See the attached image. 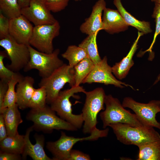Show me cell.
I'll list each match as a JSON object with an SVG mask.
<instances>
[{"label": "cell", "mask_w": 160, "mask_h": 160, "mask_svg": "<svg viewBox=\"0 0 160 160\" xmlns=\"http://www.w3.org/2000/svg\"><path fill=\"white\" fill-rule=\"evenodd\" d=\"M117 139L125 145L138 146L141 144L160 140V135L153 127L142 126L134 127L118 123L109 125Z\"/></svg>", "instance_id": "6da1fadb"}, {"label": "cell", "mask_w": 160, "mask_h": 160, "mask_svg": "<svg viewBox=\"0 0 160 160\" xmlns=\"http://www.w3.org/2000/svg\"><path fill=\"white\" fill-rule=\"evenodd\" d=\"M55 112L47 105L39 109H31L27 114V119L34 124L33 128L46 132L53 129L75 131L76 127L57 116Z\"/></svg>", "instance_id": "7a4b0ae2"}, {"label": "cell", "mask_w": 160, "mask_h": 160, "mask_svg": "<svg viewBox=\"0 0 160 160\" xmlns=\"http://www.w3.org/2000/svg\"><path fill=\"white\" fill-rule=\"evenodd\" d=\"M105 104V109L100 115L104 129L110 124L118 123L134 127L144 126L138 120L135 114L124 108L119 100L111 95H106Z\"/></svg>", "instance_id": "3957f363"}, {"label": "cell", "mask_w": 160, "mask_h": 160, "mask_svg": "<svg viewBox=\"0 0 160 160\" xmlns=\"http://www.w3.org/2000/svg\"><path fill=\"white\" fill-rule=\"evenodd\" d=\"M85 102L82 110L84 120L83 132L91 134L97 129L98 114L104 110L106 95L102 87H97L88 92L86 91Z\"/></svg>", "instance_id": "277c9868"}, {"label": "cell", "mask_w": 160, "mask_h": 160, "mask_svg": "<svg viewBox=\"0 0 160 160\" xmlns=\"http://www.w3.org/2000/svg\"><path fill=\"white\" fill-rule=\"evenodd\" d=\"M86 91L83 87L74 86L70 89L61 91L56 98L50 103L51 108L61 119L68 122L77 129L80 128L84 123L82 113H73L70 98L79 92L85 93Z\"/></svg>", "instance_id": "5b68a950"}, {"label": "cell", "mask_w": 160, "mask_h": 160, "mask_svg": "<svg viewBox=\"0 0 160 160\" xmlns=\"http://www.w3.org/2000/svg\"><path fill=\"white\" fill-rule=\"evenodd\" d=\"M30 59L23 69L25 72L36 69L42 78L50 76L55 70L63 65L64 63L58 55L60 49H56L51 53L40 52L28 45Z\"/></svg>", "instance_id": "8992f818"}, {"label": "cell", "mask_w": 160, "mask_h": 160, "mask_svg": "<svg viewBox=\"0 0 160 160\" xmlns=\"http://www.w3.org/2000/svg\"><path fill=\"white\" fill-rule=\"evenodd\" d=\"M109 130L108 128L102 130L97 129L89 136L82 138L69 136L61 132L59 139L55 141L47 142L46 147L52 154L53 160H68L70 152L76 143L85 140L94 141L99 138L106 137Z\"/></svg>", "instance_id": "52a82bcc"}, {"label": "cell", "mask_w": 160, "mask_h": 160, "mask_svg": "<svg viewBox=\"0 0 160 160\" xmlns=\"http://www.w3.org/2000/svg\"><path fill=\"white\" fill-rule=\"evenodd\" d=\"M71 87L75 86L74 68L64 63L49 77L42 78L39 84V87H44L47 91V103H50L58 95L66 84Z\"/></svg>", "instance_id": "ba28073f"}, {"label": "cell", "mask_w": 160, "mask_h": 160, "mask_svg": "<svg viewBox=\"0 0 160 160\" xmlns=\"http://www.w3.org/2000/svg\"><path fill=\"white\" fill-rule=\"evenodd\" d=\"M60 28L57 20L52 24L34 26L29 44L40 52L52 53L54 50L53 41L59 36Z\"/></svg>", "instance_id": "9c48e42d"}, {"label": "cell", "mask_w": 160, "mask_h": 160, "mask_svg": "<svg viewBox=\"0 0 160 160\" xmlns=\"http://www.w3.org/2000/svg\"><path fill=\"white\" fill-rule=\"evenodd\" d=\"M122 105L124 108L132 110L138 120L143 125L160 129V123L156 118V114L160 112V100H153L148 103H143L127 97L124 99Z\"/></svg>", "instance_id": "30bf717a"}, {"label": "cell", "mask_w": 160, "mask_h": 160, "mask_svg": "<svg viewBox=\"0 0 160 160\" xmlns=\"http://www.w3.org/2000/svg\"><path fill=\"white\" fill-rule=\"evenodd\" d=\"M28 45L18 43L9 35L0 39V46L4 49L11 61L7 67L15 72L24 68L30 59Z\"/></svg>", "instance_id": "8fae6325"}, {"label": "cell", "mask_w": 160, "mask_h": 160, "mask_svg": "<svg viewBox=\"0 0 160 160\" xmlns=\"http://www.w3.org/2000/svg\"><path fill=\"white\" fill-rule=\"evenodd\" d=\"M112 73V67L108 65L107 57L105 56L100 63L95 65L82 83H97L106 85H113L121 88L124 87V86L133 88L130 85L117 79Z\"/></svg>", "instance_id": "7c38bea8"}, {"label": "cell", "mask_w": 160, "mask_h": 160, "mask_svg": "<svg viewBox=\"0 0 160 160\" xmlns=\"http://www.w3.org/2000/svg\"><path fill=\"white\" fill-rule=\"evenodd\" d=\"M21 13L34 26L52 24L57 21L47 8L45 0H31L28 6L21 9Z\"/></svg>", "instance_id": "4fadbf2b"}, {"label": "cell", "mask_w": 160, "mask_h": 160, "mask_svg": "<svg viewBox=\"0 0 160 160\" xmlns=\"http://www.w3.org/2000/svg\"><path fill=\"white\" fill-rule=\"evenodd\" d=\"M34 27L22 14L9 19V35L19 43L29 45Z\"/></svg>", "instance_id": "5bb4252c"}, {"label": "cell", "mask_w": 160, "mask_h": 160, "mask_svg": "<svg viewBox=\"0 0 160 160\" xmlns=\"http://www.w3.org/2000/svg\"><path fill=\"white\" fill-rule=\"evenodd\" d=\"M106 7L105 0L97 1L93 6L89 17L80 26V31L88 35L103 30L102 13Z\"/></svg>", "instance_id": "9a60e30c"}, {"label": "cell", "mask_w": 160, "mask_h": 160, "mask_svg": "<svg viewBox=\"0 0 160 160\" xmlns=\"http://www.w3.org/2000/svg\"><path fill=\"white\" fill-rule=\"evenodd\" d=\"M33 128V126L28 128L24 135L25 144L22 154V158L25 159L27 156H29L34 160H53L48 157L45 153L44 148V138L43 135H35L36 144L33 145L31 143L29 139V136Z\"/></svg>", "instance_id": "2e32d148"}, {"label": "cell", "mask_w": 160, "mask_h": 160, "mask_svg": "<svg viewBox=\"0 0 160 160\" xmlns=\"http://www.w3.org/2000/svg\"><path fill=\"white\" fill-rule=\"evenodd\" d=\"M103 30L113 34L127 30L129 25L117 10L106 7L102 17Z\"/></svg>", "instance_id": "e0dca14e"}, {"label": "cell", "mask_w": 160, "mask_h": 160, "mask_svg": "<svg viewBox=\"0 0 160 160\" xmlns=\"http://www.w3.org/2000/svg\"><path fill=\"white\" fill-rule=\"evenodd\" d=\"M34 79L30 76H23L17 84L16 103L19 108L23 110L27 108L35 88Z\"/></svg>", "instance_id": "ac0fdd59"}, {"label": "cell", "mask_w": 160, "mask_h": 160, "mask_svg": "<svg viewBox=\"0 0 160 160\" xmlns=\"http://www.w3.org/2000/svg\"><path fill=\"white\" fill-rule=\"evenodd\" d=\"M143 33L138 31L136 39L132 45L129 53L120 62L116 63L112 67V73L119 79L126 77L130 68L134 64L133 57L138 46V41Z\"/></svg>", "instance_id": "d6986e66"}, {"label": "cell", "mask_w": 160, "mask_h": 160, "mask_svg": "<svg viewBox=\"0 0 160 160\" xmlns=\"http://www.w3.org/2000/svg\"><path fill=\"white\" fill-rule=\"evenodd\" d=\"M18 106L16 103L5 108L0 113L3 115L8 136L13 137L18 134V125L23 122Z\"/></svg>", "instance_id": "ffe728a7"}, {"label": "cell", "mask_w": 160, "mask_h": 160, "mask_svg": "<svg viewBox=\"0 0 160 160\" xmlns=\"http://www.w3.org/2000/svg\"><path fill=\"white\" fill-rule=\"evenodd\" d=\"M113 3L126 23L129 26L136 28L139 31L146 34L152 32L148 22L137 19L128 12L123 6L121 0H113Z\"/></svg>", "instance_id": "44dd1931"}, {"label": "cell", "mask_w": 160, "mask_h": 160, "mask_svg": "<svg viewBox=\"0 0 160 160\" xmlns=\"http://www.w3.org/2000/svg\"><path fill=\"white\" fill-rule=\"evenodd\" d=\"M25 144L24 135L18 134L13 137L7 136L0 141L1 151L22 155L23 152Z\"/></svg>", "instance_id": "7402d4cb"}, {"label": "cell", "mask_w": 160, "mask_h": 160, "mask_svg": "<svg viewBox=\"0 0 160 160\" xmlns=\"http://www.w3.org/2000/svg\"><path fill=\"white\" fill-rule=\"evenodd\" d=\"M98 33L96 32L87 35L78 45L85 51L88 57L95 65L100 63L102 59L99 55L97 43V37Z\"/></svg>", "instance_id": "603a6c76"}, {"label": "cell", "mask_w": 160, "mask_h": 160, "mask_svg": "<svg viewBox=\"0 0 160 160\" xmlns=\"http://www.w3.org/2000/svg\"><path fill=\"white\" fill-rule=\"evenodd\" d=\"M138 160H160V140L146 143L138 146Z\"/></svg>", "instance_id": "cb8c5ba5"}, {"label": "cell", "mask_w": 160, "mask_h": 160, "mask_svg": "<svg viewBox=\"0 0 160 160\" xmlns=\"http://www.w3.org/2000/svg\"><path fill=\"white\" fill-rule=\"evenodd\" d=\"M94 65L93 62L89 57H87L82 60L74 67L75 86H80Z\"/></svg>", "instance_id": "d4e9b609"}, {"label": "cell", "mask_w": 160, "mask_h": 160, "mask_svg": "<svg viewBox=\"0 0 160 160\" xmlns=\"http://www.w3.org/2000/svg\"><path fill=\"white\" fill-rule=\"evenodd\" d=\"M62 57L68 62V65L74 67L84 58L88 57L85 51L79 46H68L65 51L61 55Z\"/></svg>", "instance_id": "484cf974"}, {"label": "cell", "mask_w": 160, "mask_h": 160, "mask_svg": "<svg viewBox=\"0 0 160 160\" xmlns=\"http://www.w3.org/2000/svg\"><path fill=\"white\" fill-rule=\"evenodd\" d=\"M23 77L22 75L18 72L8 82V88L2 106L0 108V113L5 108L10 107L16 103L17 99L16 92L15 91V85Z\"/></svg>", "instance_id": "4316f807"}, {"label": "cell", "mask_w": 160, "mask_h": 160, "mask_svg": "<svg viewBox=\"0 0 160 160\" xmlns=\"http://www.w3.org/2000/svg\"><path fill=\"white\" fill-rule=\"evenodd\" d=\"M0 10L9 19L21 15V8L18 0H0Z\"/></svg>", "instance_id": "83f0119b"}, {"label": "cell", "mask_w": 160, "mask_h": 160, "mask_svg": "<svg viewBox=\"0 0 160 160\" xmlns=\"http://www.w3.org/2000/svg\"><path fill=\"white\" fill-rule=\"evenodd\" d=\"M47 98V91L44 87H41L35 89L28 103V108L31 109L43 108L46 105Z\"/></svg>", "instance_id": "f1b7e54d"}, {"label": "cell", "mask_w": 160, "mask_h": 160, "mask_svg": "<svg viewBox=\"0 0 160 160\" xmlns=\"http://www.w3.org/2000/svg\"><path fill=\"white\" fill-rule=\"evenodd\" d=\"M7 57V54L5 50L0 52V80L8 83L18 72H14L5 65L4 60Z\"/></svg>", "instance_id": "f546056e"}, {"label": "cell", "mask_w": 160, "mask_h": 160, "mask_svg": "<svg viewBox=\"0 0 160 160\" xmlns=\"http://www.w3.org/2000/svg\"><path fill=\"white\" fill-rule=\"evenodd\" d=\"M153 18H155L156 28L152 42L149 48L145 52H152V49L157 36L160 34V4L155 3L152 15Z\"/></svg>", "instance_id": "4dcf8cb0"}, {"label": "cell", "mask_w": 160, "mask_h": 160, "mask_svg": "<svg viewBox=\"0 0 160 160\" xmlns=\"http://www.w3.org/2000/svg\"><path fill=\"white\" fill-rule=\"evenodd\" d=\"M49 9L54 13L60 12L68 6L70 0H45Z\"/></svg>", "instance_id": "1f68e13d"}, {"label": "cell", "mask_w": 160, "mask_h": 160, "mask_svg": "<svg viewBox=\"0 0 160 160\" xmlns=\"http://www.w3.org/2000/svg\"><path fill=\"white\" fill-rule=\"evenodd\" d=\"M9 19L0 12V39H3L9 35Z\"/></svg>", "instance_id": "d6a6232c"}, {"label": "cell", "mask_w": 160, "mask_h": 160, "mask_svg": "<svg viewBox=\"0 0 160 160\" xmlns=\"http://www.w3.org/2000/svg\"><path fill=\"white\" fill-rule=\"evenodd\" d=\"M91 158L88 154L78 150H71L68 160H90Z\"/></svg>", "instance_id": "836d02e7"}, {"label": "cell", "mask_w": 160, "mask_h": 160, "mask_svg": "<svg viewBox=\"0 0 160 160\" xmlns=\"http://www.w3.org/2000/svg\"><path fill=\"white\" fill-rule=\"evenodd\" d=\"M21 158L20 154L0 151V160H18Z\"/></svg>", "instance_id": "e575fe53"}, {"label": "cell", "mask_w": 160, "mask_h": 160, "mask_svg": "<svg viewBox=\"0 0 160 160\" xmlns=\"http://www.w3.org/2000/svg\"><path fill=\"white\" fill-rule=\"evenodd\" d=\"M8 88V83L0 81V108H1Z\"/></svg>", "instance_id": "d590c367"}, {"label": "cell", "mask_w": 160, "mask_h": 160, "mask_svg": "<svg viewBox=\"0 0 160 160\" xmlns=\"http://www.w3.org/2000/svg\"><path fill=\"white\" fill-rule=\"evenodd\" d=\"M7 136V132L4 117L2 113L0 115V141Z\"/></svg>", "instance_id": "8d00e7d4"}, {"label": "cell", "mask_w": 160, "mask_h": 160, "mask_svg": "<svg viewBox=\"0 0 160 160\" xmlns=\"http://www.w3.org/2000/svg\"><path fill=\"white\" fill-rule=\"evenodd\" d=\"M31 0H18L19 4L22 8L29 6Z\"/></svg>", "instance_id": "74e56055"}, {"label": "cell", "mask_w": 160, "mask_h": 160, "mask_svg": "<svg viewBox=\"0 0 160 160\" xmlns=\"http://www.w3.org/2000/svg\"><path fill=\"white\" fill-rule=\"evenodd\" d=\"M152 2L155 3L160 4V0H151Z\"/></svg>", "instance_id": "f35d334b"}, {"label": "cell", "mask_w": 160, "mask_h": 160, "mask_svg": "<svg viewBox=\"0 0 160 160\" xmlns=\"http://www.w3.org/2000/svg\"><path fill=\"white\" fill-rule=\"evenodd\" d=\"M75 1L78 2L81 1L82 0H74Z\"/></svg>", "instance_id": "ab89813d"}]
</instances>
